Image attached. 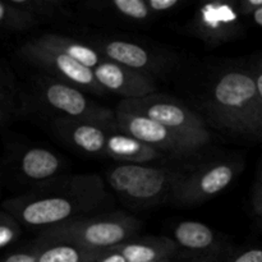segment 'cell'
I'll list each match as a JSON object with an SVG mask.
<instances>
[{
  "mask_svg": "<svg viewBox=\"0 0 262 262\" xmlns=\"http://www.w3.org/2000/svg\"><path fill=\"white\" fill-rule=\"evenodd\" d=\"M211 110L229 129L262 140V99L251 74L225 73L212 90Z\"/></svg>",
  "mask_w": 262,
  "mask_h": 262,
  "instance_id": "1",
  "label": "cell"
},
{
  "mask_svg": "<svg viewBox=\"0 0 262 262\" xmlns=\"http://www.w3.org/2000/svg\"><path fill=\"white\" fill-rule=\"evenodd\" d=\"M137 227L135 220L122 217L64 222L48 230L43 239L104 255L132 237Z\"/></svg>",
  "mask_w": 262,
  "mask_h": 262,
  "instance_id": "2",
  "label": "cell"
},
{
  "mask_svg": "<svg viewBox=\"0 0 262 262\" xmlns=\"http://www.w3.org/2000/svg\"><path fill=\"white\" fill-rule=\"evenodd\" d=\"M178 173L163 168L124 164L107 174L112 188L135 205H151L177 186Z\"/></svg>",
  "mask_w": 262,
  "mask_h": 262,
  "instance_id": "3",
  "label": "cell"
},
{
  "mask_svg": "<svg viewBox=\"0 0 262 262\" xmlns=\"http://www.w3.org/2000/svg\"><path fill=\"white\" fill-rule=\"evenodd\" d=\"M137 104L143 105V112L129 110V112L138 113L155 122L160 123L164 127L174 133L189 150H199L204 145H206L210 140V136L205 128L204 122L199 115L189 112L182 105L171 101H147V99H133Z\"/></svg>",
  "mask_w": 262,
  "mask_h": 262,
  "instance_id": "4",
  "label": "cell"
},
{
  "mask_svg": "<svg viewBox=\"0 0 262 262\" xmlns=\"http://www.w3.org/2000/svg\"><path fill=\"white\" fill-rule=\"evenodd\" d=\"M115 119L128 136L156 150L177 155L192 152L171 130L145 115L119 107Z\"/></svg>",
  "mask_w": 262,
  "mask_h": 262,
  "instance_id": "5",
  "label": "cell"
},
{
  "mask_svg": "<svg viewBox=\"0 0 262 262\" xmlns=\"http://www.w3.org/2000/svg\"><path fill=\"white\" fill-rule=\"evenodd\" d=\"M46 100L54 109L64 113L71 119H81V122L90 120V123L109 125L112 120H115L112 112L102 107L94 106L84 97L79 90L64 83H53L46 89Z\"/></svg>",
  "mask_w": 262,
  "mask_h": 262,
  "instance_id": "6",
  "label": "cell"
},
{
  "mask_svg": "<svg viewBox=\"0 0 262 262\" xmlns=\"http://www.w3.org/2000/svg\"><path fill=\"white\" fill-rule=\"evenodd\" d=\"M28 54L46 68L53 69L55 73L60 74L61 77L78 86L86 87L90 91H96L97 94L104 91V87L97 82L95 77L94 69L82 66L67 54L53 50L38 41L30 46Z\"/></svg>",
  "mask_w": 262,
  "mask_h": 262,
  "instance_id": "7",
  "label": "cell"
},
{
  "mask_svg": "<svg viewBox=\"0 0 262 262\" xmlns=\"http://www.w3.org/2000/svg\"><path fill=\"white\" fill-rule=\"evenodd\" d=\"M97 82L104 90L130 99H142L154 91V86L142 73L113 61H101L94 69Z\"/></svg>",
  "mask_w": 262,
  "mask_h": 262,
  "instance_id": "8",
  "label": "cell"
},
{
  "mask_svg": "<svg viewBox=\"0 0 262 262\" xmlns=\"http://www.w3.org/2000/svg\"><path fill=\"white\" fill-rule=\"evenodd\" d=\"M234 178V170L230 165H216L210 168L201 176L193 174L189 178L184 179L182 183H177L179 189V196H187L188 199L204 196H214L223 189L227 188Z\"/></svg>",
  "mask_w": 262,
  "mask_h": 262,
  "instance_id": "9",
  "label": "cell"
},
{
  "mask_svg": "<svg viewBox=\"0 0 262 262\" xmlns=\"http://www.w3.org/2000/svg\"><path fill=\"white\" fill-rule=\"evenodd\" d=\"M74 205L66 197H48L30 202L20 216L28 225H58L73 215Z\"/></svg>",
  "mask_w": 262,
  "mask_h": 262,
  "instance_id": "10",
  "label": "cell"
},
{
  "mask_svg": "<svg viewBox=\"0 0 262 262\" xmlns=\"http://www.w3.org/2000/svg\"><path fill=\"white\" fill-rule=\"evenodd\" d=\"M61 135L73 145L89 154H106V133L96 124L60 119L58 122Z\"/></svg>",
  "mask_w": 262,
  "mask_h": 262,
  "instance_id": "11",
  "label": "cell"
},
{
  "mask_svg": "<svg viewBox=\"0 0 262 262\" xmlns=\"http://www.w3.org/2000/svg\"><path fill=\"white\" fill-rule=\"evenodd\" d=\"M106 154L128 164L148 163L161 158V151L145 145L128 135L107 136Z\"/></svg>",
  "mask_w": 262,
  "mask_h": 262,
  "instance_id": "12",
  "label": "cell"
},
{
  "mask_svg": "<svg viewBox=\"0 0 262 262\" xmlns=\"http://www.w3.org/2000/svg\"><path fill=\"white\" fill-rule=\"evenodd\" d=\"M104 53L113 63L133 71L146 68L151 63L150 56L145 49L127 41H110L105 45Z\"/></svg>",
  "mask_w": 262,
  "mask_h": 262,
  "instance_id": "13",
  "label": "cell"
},
{
  "mask_svg": "<svg viewBox=\"0 0 262 262\" xmlns=\"http://www.w3.org/2000/svg\"><path fill=\"white\" fill-rule=\"evenodd\" d=\"M37 41L42 45L53 49V50L67 54V55H69L74 60H77L82 66L87 67L90 69H95L100 64L99 54L94 49L89 48V46L83 45L81 42H74L69 38L55 35H46L43 37L38 38Z\"/></svg>",
  "mask_w": 262,
  "mask_h": 262,
  "instance_id": "14",
  "label": "cell"
},
{
  "mask_svg": "<svg viewBox=\"0 0 262 262\" xmlns=\"http://www.w3.org/2000/svg\"><path fill=\"white\" fill-rule=\"evenodd\" d=\"M60 161L51 151L45 148L28 150L22 158V170L28 178L41 181L55 176Z\"/></svg>",
  "mask_w": 262,
  "mask_h": 262,
  "instance_id": "15",
  "label": "cell"
},
{
  "mask_svg": "<svg viewBox=\"0 0 262 262\" xmlns=\"http://www.w3.org/2000/svg\"><path fill=\"white\" fill-rule=\"evenodd\" d=\"M174 245L170 242L160 243H125L118 247L113 248L112 251H117L127 262H151L166 260V257L174 252Z\"/></svg>",
  "mask_w": 262,
  "mask_h": 262,
  "instance_id": "16",
  "label": "cell"
},
{
  "mask_svg": "<svg viewBox=\"0 0 262 262\" xmlns=\"http://www.w3.org/2000/svg\"><path fill=\"white\" fill-rule=\"evenodd\" d=\"M179 246L192 251H201L211 247L214 232L204 223L182 222L174 232Z\"/></svg>",
  "mask_w": 262,
  "mask_h": 262,
  "instance_id": "17",
  "label": "cell"
},
{
  "mask_svg": "<svg viewBox=\"0 0 262 262\" xmlns=\"http://www.w3.org/2000/svg\"><path fill=\"white\" fill-rule=\"evenodd\" d=\"M100 253L91 252L71 245H55L37 255V262H92Z\"/></svg>",
  "mask_w": 262,
  "mask_h": 262,
  "instance_id": "18",
  "label": "cell"
},
{
  "mask_svg": "<svg viewBox=\"0 0 262 262\" xmlns=\"http://www.w3.org/2000/svg\"><path fill=\"white\" fill-rule=\"evenodd\" d=\"M113 4L122 14L133 19H146L150 14L147 3L143 0H114Z\"/></svg>",
  "mask_w": 262,
  "mask_h": 262,
  "instance_id": "19",
  "label": "cell"
},
{
  "mask_svg": "<svg viewBox=\"0 0 262 262\" xmlns=\"http://www.w3.org/2000/svg\"><path fill=\"white\" fill-rule=\"evenodd\" d=\"M178 4V0H150L147 3L148 8L156 10V12H163V10H169Z\"/></svg>",
  "mask_w": 262,
  "mask_h": 262,
  "instance_id": "20",
  "label": "cell"
},
{
  "mask_svg": "<svg viewBox=\"0 0 262 262\" xmlns=\"http://www.w3.org/2000/svg\"><path fill=\"white\" fill-rule=\"evenodd\" d=\"M233 262H262V250H251L238 256Z\"/></svg>",
  "mask_w": 262,
  "mask_h": 262,
  "instance_id": "21",
  "label": "cell"
},
{
  "mask_svg": "<svg viewBox=\"0 0 262 262\" xmlns=\"http://www.w3.org/2000/svg\"><path fill=\"white\" fill-rule=\"evenodd\" d=\"M15 237V233L13 228L8 227V225H0V248L5 247L9 245Z\"/></svg>",
  "mask_w": 262,
  "mask_h": 262,
  "instance_id": "22",
  "label": "cell"
},
{
  "mask_svg": "<svg viewBox=\"0 0 262 262\" xmlns=\"http://www.w3.org/2000/svg\"><path fill=\"white\" fill-rule=\"evenodd\" d=\"M4 262H37V255L32 253H14Z\"/></svg>",
  "mask_w": 262,
  "mask_h": 262,
  "instance_id": "23",
  "label": "cell"
},
{
  "mask_svg": "<svg viewBox=\"0 0 262 262\" xmlns=\"http://www.w3.org/2000/svg\"><path fill=\"white\" fill-rule=\"evenodd\" d=\"M92 262H127V261H125V258L123 257L119 252H117V251H113V252L112 251H109V252H106V256H105V257L101 258V256H100L99 258H96V260Z\"/></svg>",
  "mask_w": 262,
  "mask_h": 262,
  "instance_id": "24",
  "label": "cell"
},
{
  "mask_svg": "<svg viewBox=\"0 0 262 262\" xmlns=\"http://www.w3.org/2000/svg\"><path fill=\"white\" fill-rule=\"evenodd\" d=\"M243 7H245V10L246 12H255V10H257L258 8L262 7V0H248V2H246L245 4H243Z\"/></svg>",
  "mask_w": 262,
  "mask_h": 262,
  "instance_id": "25",
  "label": "cell"
},
{
  "mask_svg": "<svg viewBox=\"0 0 262 262\" xmlns=\"http://www.w3.org/2000/svg\"><path fill=\"white\" fill-rule=\"evenodd\" d=\"M252 15H253V20L262 27V7L258 8L257 10H255V12L252 13Z\"/></svg>",
  "mask_w": 262,
  "mask_h": 262,
  "instance_id": "26",
  "label": "cell"
},
{
  "mask_svg": "<svg viewBox=\"0 0 262 262\" xmlns=\"http://www.w3.org/2000/svg\"><path fill=\"white\" fill-rule=\"evenodd\" d=\"M256 210L258 214L262 215V193H257V199H256Z\"/></svg>",
  "mask_w": 262,
  "mask_h": 262,
  "instance_id": "27",
  "label": "cell"
},
{
  "mask_svg": "<svg viewBox=\"0 0 262 262\" xmlns=\"http://www.w3.org/2000/svg\"><path fill=\"white\" fill-rule=\"evenodd\" d=\"M256 84H257V90H258V94H260L261 99H262V73L258 74L257 77H256Z\"/></svg>",
  "mask_w": 262,
  "mask_h": 262,
  "instance_id": "28",
  "label": "cell"
},
{
  "mask_svg": "<svg viewBox=\"0 0 262 262\" xmlns=\"http://www.w3.org/2000/svg\"><path fill=\"white\" fill-rule=\"evenodd\" d=\"M5 15H7V8H5L3 3H0V20L4 19Z\"/></svg>",
  "mask_w": 262,
  "mask_h": 262,
  "instance_id": "29",
  "label": "cell"
},
{
  "mask_svg": "<svg viewBox=\"0 0 262 262\" xmlns=\"http://www.w3.org/2000/svg\"><path fill=\"white\" fill-rule=\"evenodd\" d=\"M258 193H262V181H261V186H260V192Z\"/></svg>",
  "mask_w": 262,
  "mask_h": 262,
  "instance_id": "30",
  "label": "cell"
},
{
  "mask_svg": "<svg viewBox=\"0 0 262 262\" xmlns=\"http://www.w3.org/2000/svg\"><path fill=\"white\" fill-rule=\"evenodd\" d=\"M151 262H166V260H160V261H151Z\"/></svg>",
  "mask_w": 262,
  "mask_h": 262,
  "instance_id": "31",
  "label": "cell"
},
{
  "mask_svg": "<svg viewBox=\"0 0 262 262\" xmlns=\"http://www.w3.org/2000/svg\"><path fill=\"white\" fill-rule=\"evenodd\" d=\"M261 68H262V61H261Z\"/></svg>",
  "mask_w": 262,
  "mask_h": 262,
  "instance_id": "32",
  "label": "cell"
}]
</instances>
